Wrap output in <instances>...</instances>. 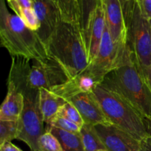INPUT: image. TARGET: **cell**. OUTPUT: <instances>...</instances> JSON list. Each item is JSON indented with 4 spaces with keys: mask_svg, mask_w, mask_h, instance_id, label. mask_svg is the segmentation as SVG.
<instances>
[{
    "mask_svg": "<svg viewBox=\"0 0 151 151\" xmlns=\"http://www.w3.org/2000/svg\"><path fill=\"white\" fill-rule=\"evenodd\" d=\"M76 107L85 124L92 125H112L105 115L97 97L93 92L81 93L67 100Z\"/></svg>",
    "mask_w": 151,
    "mask_h": 151,
    "instance_id": "8fae6325",
    "label": "cell"
},
{
    "mask_svg": "<svg viewBox=\"0 0 151 151\" xmlns=\"http://www.w3.org/2000/svg\"><path fill=\"white\" fill-rule=\"evenodd\" d=\"M148 22H149V24H150V30H151V18L150 19H148Z\"/></svg>",
    "mask_w": 151,
    "mask_h": 151,
    "instance_id": "1f68e13d",
    "label": "cell"
},
{
    "mask_svg": "<svg viewBox=\"0 0 151 151\" xmlns=\"http://www.w3.org/2000/svg\"><path fill=\"white\" fill-rule=\"evenodd\" d=\"M19 135V122L18 121L0 120V144L11 142Z\"/></svg>",
    "mask_w": 151,
    "mask_h": 151,
    "instance_id": "7402d4cb",
    "label": "cell"
},
{
    "mask_svg": "<svg viewBox=\"0 0 151 151\" xmlns=\"http://www.w3.org/2000/svg\"><path fill=\"white\" fill-rule=\"evenodd\" d=\"M127 45L134 55L139 70L147 81L151 66V30L148 19L143 15L137 0L128 28Z\"/></svg>",
    "mask_w": 151,
    "mask_h": 151,
    "instance_id": "8992f818",
    "label": "cell"
},
{
    "mask_svg": "<svg viewBox=\"0 0 151 151\" xmlns=\"http://www.w3.org/2000/svg\"><path fill=\"white\" fill-rule=\"evenodd\" d=\"M34 9L40 23V28L36 32L46 45L61 23V16L52 0H34Z\"/></svg>",
    "mask_w": 151,
    "mask_h": 151,
    "instance_id": "7c38bea8",
    "label": "cell"
},
{
    "mask_svg": "<svg viewBox=\"0 0 151 151\" xmlns=\"http://www.w3.org/2000/svg\"><path fill=\"white\" fill-rule=\"evenodd\" d=\"M106 23L114 42L125 49L128 42V27L119 0H101Z\"/></svg>",
    "mask_w": 151,
    "mask_h": 151,
    "instance_id": "30bf717a",
    "label": "cell"
},
{
    "mask_svg": "<svg viewBox=\"0 0 151 151\" xmlns=\"http://www.w3.org/2000/svg\"><path fill=\"white\" fill-rule=\"evenodd\" d=\"M100 2V0H80L81 9V27L86 41L87 47H88L93 16H94V11Z\"/></svg>",
    "mask_w": 151,
    "mask_h": 151,
    "instance_id": "d6986e66",
    "label": "cell"
},
{
    "mask_svg": "<svg viewBox=\"0 0 151 151\" xmlns=\"http://www.w3.org/2000/svg\"><path fill=\"white\" fill-rule=\"evenodd\" d=\"M143 15L147 19L151 18V0H137Z\"/></svg>",
    "mask_w": 151,
    "mask_h": 151,
    "instance_id": "4316f807",
    "label": "cell"
},
{
    "mask_svg": "<svg viewBox=\"0 0 151 151\" xmlns=\"http://www.w3.org/2000/svg\"><path fill=\"white\" fill-rule=\"evenodd\" d=\"M6 1H11V0H5Z\"/></svg>",
    "mask_w": 151,
    "mask_h": 151,
    "instance_id": "836d02e7",
    "label": "cell"
},
{
    "mask_svg": "<svg viewBox=\"0 0 151 151\" xmlns=\"http://www.w3.org/2000/svg\"><path fill=\"white\" fill-rule=\"evenodd\" d=\"M56 116H60V117L69 119L81 128H82L85 124L81 114L76 109V107L68 101L60 108Z\"/></svg>",
    "mask_w": 151,
    "mask_h": 151,
    "instance_id": "cb8c5ba5",
    "label": "cell"
},
{
    "mask_svg": "<svg viewBox=\"0 0 151 151\" xmlns=\"http://www.w3.org/2000/svg\"><path fill=\"white\" fill-rule=\"evenodd\" d=\"M93 93L111 123L141 141L147 137L145 119L120 95L99 84Z\"/></svg>",
    "mask_w": 151,
    "mask_h": 151,
    "instance_id": "5b68a950",
    "label": "cell"
},
{
    "mask_svg": "<svg viewBox=\"0 0 151 151\" xmlns=\"http://www.w3.org/2000/svg\"><path fill=\"white\" fill-rule=\"evenodd\" d=\"M79 1H80V0H79Z\"/></svg>",
    "mask_w": 151,
    "mask_h": 151,
    "instance_id": "e575fe53",
    "label": "cell"
},
{
    "mask_svg": "<svg viewBox=\"0 0 151 151\" xmlns=\"http://www.w3.org/2000/svg\"><path fill=\"white\" fill-rule=\"evenodd\" d=\"M141 151H151V136L141 140Z\"/></svg>",
    "mask_w": 151,
    "mask_h": 151,
    "instance_id": "f1b7e54d",
    "label": "cell"
},
{
    "mask_svg": "<svg viewBox=\"0 0 151 151\" xmlns=\"http://www.w3.org/2000/svg\"><path fill=\"white\" fill-rule=\"evenodd\" d=\"M97 151H109V150H98Z\"/></svg>",
    "mask_w": 151,
    "mask_h": 151,
    "instance_id": "d6a6232c",
    "label": "cell"
},
{
    "mask_svg": "<svg viewBox=\"0 0 151 151\" xmlns=\"http://www.w3.org/2000/svg\"><path fill=\"white\" fill-rule=\"evenodd\" d=\"M0 151H22L12 142H4L0 144Z\"/></svg>",
    "mask_w": 151,
    "mask_h": 151,
    "instance_id": "83f0119b",
    "label": "cell"
},
{
    "mask_svg": "<svg viewBox=\"0 0 151 151\" xmlns=\"http://www.w3.org/2000/svg\"><path fill=\"white\" fill-rule=\"evenodd\" d=\"M48 125L59 128L63 131L71 133H76V134L80 133L81 129V127L72 122V121L63 117H60V116H56Z\"/></svg>",
    "mask_w": 151,
    "mask_h": 151,
    "instance_id": "d4e9b609",
    "label": "cell"
},
{
    "mask_svg": "<svg viewBox=\"0 0 151 151\" xmlns=\"http://www.w3.org/2000/svg\"><path fill=\"white\" fill-rule=\"evenodd\" d=\"M10 8L14 11L15 14L22 19L28 28L33 31H38L40 28V23L37 17L35 9L22 8L13 2H7Z\"/></svg>",
    "mask_w": 151,
    "mask_h": 151,
    "instance_id": "44dd1931",
    "label": "cell"
},
{
    "mask_svg": "<svg viewBox=\"0 0 151 151\" xmlns=\"http://www.w3.org/2000/svg\"><path fill=\"white\" fill-rule=\"evenodd\" d=\"M39 109L44 123L49 125L56 117L60 108L66 100L46 88L39 89Z\"/></svg>",
    "mask_w": 151,
    "mask_h": 151,
    "instance_id": "2e32d148",
    "label": "cell"
},
{
    "mask_svg": "<svg viewBox=\"0 0 151 151\" xmlns=\"http://www.w3.org/2000/svg\"><path fill=\"white\" fill-rule=\"evenodd\" d=\"M100 85L128 101L145 119H151V90L127 45L114 69Z\"/></svg>",
    "mask_w": 151,
    "mask_h": 151,
    "instance_id": "6da1fadb",
    "label": "cell"
},
{
    "mask_svg": "<svg viewBox=\"0 0 151 151\" xmlns=\"http://www.w3.org/2000/svg\"><path fill=\"white\" fill-rule=\"evenodd\" d=\"M95 129L109 151H141V141L114 125H95Z\"/></svg>",
    "mask_w": 151,
    "mask_h": 151,
    "instance_id": "9c48e42d",
    "label": "cell"
},
{
    "mask_svg": "<svg viewBox=\"0 0 151 151\" xmlns=\"http://www.w3.org/2000/svg\"><path fill=\"white\" fill-rule=\"evenodd\" d=\"M5 0L0 2L1 44L13 57L32 61H46L50 58L45 44L36 31L25 25L16 14L7 10Z\"/></svg>",
    "mask_w": 151,
    "mask_h": 151,
    "instance_id": "7a4b0ae2",
    "label": "cell"
},
{
    "mask_svg": "<svg viewBox=\"0 0 151 151\" xmlns=\"http://www.w3.org/2000/svg\"><path fill=\"white\" fill-rule=\"evenodd\" d=\"M24 105V95L14 83L8 79L7 95L0 109V120L18 121L23 111Z\"/></svg>",
    "mask_w": 151,
    "mask_h": 151,
    "instance_id": "5bb4252c",
    "label": "cell"
},
{
    "mask_svg": "<svg viewBox=\"0 0 151 151\" xmlns=\"http://www.w3.org/2000/svg\"><path fill=\"white\" fill-rule=\"evenodd\" d=\"M85 151H97L98 150H106L102 142L94 125L84 124L80 131Z\"/></svg>",
    "mask_w": 151,
    "mask_h": 151,
    "instance_id": "ffe728a7",
    "label": "cell"
},
{
    "mask_svg": "<svg viewBox=\"0 0 151 151\" xmlns=\"http://www.w3.org/2000/svg\"><path fill=\"white\" fill-rule=\"evenodd\" d=\"M99 83L87 70L75 78L69 79L62 85L58 86L50 91L58 94L67 101L68 99L81 93L93 92Z\"/></svg>",
    "mask_w": 151,
    "mask_h": 151,
    "instance_id": "4fadbf2b",
    "label": "cell"
},
{
    "mask_svg": "<svg viewBox=\"0 0 151 151\" xmlns=\"http://www.w3.org/2000/svg\"><path fill=\"white\" fill-rule=\"evenodd\" d=\"M8 79L14 83L24 98L23 111L19 119V135L17 139L26 143L31 151H40L38 142L46 130L39 109V90L28 86L26 81V70L23 67L12 69Z\"/></svg>",
    "mask_w": 151,
    "mask_h": 151,
    "instance_id": "277c9868",
    "label": "cell"
},
{
    "mask_svg": "<svg viewBox=\"0 0 151 151\" xmlns=\"http://www.w3.org/2000/svg\"><path fill=\"white\" fill-rule=\"evenodd\" d=\"M69 80L63 66L52 57L46 61H33V65H29L27 70V83L33 89L51 90Z\"/></svg>",
    "mask_w": 151,
    "mask_h": 151,
    "instance_id": "52a82bcc",
    "label": "cell"
},
{
    "mask_svg": "<svg viewBox=\"0 0 151 151\" xmlns=\"http://www.w3.org/2000/svg\"><path fill=\"white\" fill-rule=\"evenodd\" d=\"M106 27V23L105 13L101 0H100V4H98L94 11L91 30H90L89 39L88 42V65L93 61L94 58L97 55Z\"/></svg>",
    "mask_w": 151,
    "mask_h": 151,
    "instance_id": "9a60e30c",
    "label": "cell"
},
{
    "mask_svg": "<svg viewBox=\"0 0 151 151\" xmlns=\"http://www.w3.org/2000/svg\"><path fill=\"white\" fill-rule=\"evenodd\" d=\"M125 49L121 48L114 42L106 26L97 55L86 70L88 71L100 84L106 75L116 66L119 57Z\"/></svg>",
    "mask_w": 151,
    "mask_h": 151,
    "instance_id": "ba28073f",
    "label": "cell"
},
{
    "mask_svg": "<svg viewBox=\"0 0 151 151\" xmlns=\"http://www.w3.org/2000/svg\"><path fill=\"white\" fill-rule=\"evenodd\" d=\"M147 84H148L149 87H150V90H151V66H150V70H149L148 75H147Z\"/></svg>",
    "mask_w": 151,
    "mask_h": 151,
    "instance_id": "4dcf8cb0",
    "label": "cell"
},
{
    "mask_svg": "<svg viewBox=\"0 0 151 151\" xmlns=\"http://www.w3.org/2000/svg\"><path fill=\"white\" fill-rule=\"evenodd\" d=\"M145 122L146 129H147L148 136H151V119H145Z\"/></svg>",
    "mask_w": 151,
    "mask_h": 151,
    "instance_id": "f546056e",
    "label": "cell"
},
{
    "mask_svg": "<svg viewBox=\"0 0 151 151\" xmlns=\"http://www.w3.org/2000/svg\"><path fill=\"white\" fill-rule=\"evenodd\" d=\"M58 9L63 22L81 26V9L79 0H52Z\"/></svg>",
    "mask_w": 151,
    "mask_h": 151,
    "instance_id": "ac0fdd59",
    "label": "cell"
},
{
    "mask_svg": "<svg viewBox=\"0 0 151 151\" xmlns=\"http://www.w3.org/2000/svg\"><path fill=\"white\" fill-rule=\"evenodd\" d=\"M119 1L120 2L121 6H122V12H123L124 18H125L127 27L128 28L131 18H132L133 13H134L136 0H119Z\"/></svg>",
    "mask_w": 151,
    "mask_h": 151,
    "instance_id": "484cf974",
    "label": "cell"
},
{
    "mask_svg": "<svg viewBox=\"0 0 151 151\" xmlns=\"http://www.w3.org/2000/svg\"><path fill=\"white\" fill-rule=\"evenodd\" d=\"M46 47L50 57L63 66L69 79L81 75L88 67V47L80 25L62 21Z\"/></svg>",
    "mask_w": 151,
    "mask_h": 151,
    "instance_id": "3957f363",
    "label": "cell"
},
{
    "mask_svg": "<svg viewBox=\"0 0 151 151\" xmlns=\"http://www.w3.org/2000/svg\"><path fill=\"white\" fill-rule=\"evenodd\" d=\"M46 131H49L57 137L63 151H85L80 133H71L47 125Z\"/></svg>",
    "mask_w": 151,
    "mask_h": 151,
    "instance_id": "e0dca14e",
    "label": "cell"
},
{
    "mask_svg": "<svg viewBox=\"0 0 151 151\" xmlns=\"http://www.w3.org/2000/svg\"><path fill=\"white\" fill-rule=\"evenodd\" d=\"M38 145L40 151H63L57 137L49 131H46L40 137Z\"/></svg>",
    "mask_w": 151,
    "mask_h": 151,
    "instance_id": "603a6c76",
    "label": "cell"
}]
</instances>
